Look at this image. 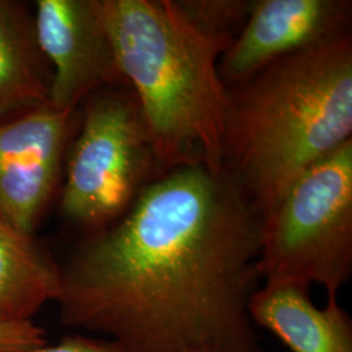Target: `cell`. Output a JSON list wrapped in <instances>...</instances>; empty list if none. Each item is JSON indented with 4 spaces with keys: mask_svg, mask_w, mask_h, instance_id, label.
<instances>
[{
    "mask_svg": "<svg viewBox=\"0 0 352 352\" xmlns=\"http://www.w3.org/2000/svg\"><path fill=\"white\" fill-rule=\"evenodd\" d=\"M261 221L225 170L166 171L60 267L62 322L132 352H265L250 316Z\"/></svg>",
    "mask_w": 352,
    "mask_h": 352,
    "instance_id": "cell-1",
    "label": "cell"
},
{
    "mask_svg": "<svg viewBox=\"0 0 352 352\" xmlns=\"http://www.w3.org/2000/svg\"><path fill=\"white\" fill-rule=\"evenodd\" d=\"M227 88L223 170L263 219L298 176L352 140L351 33Z\"/></svg>",
    "mask_w": 352,
    "mask_h": 352,
    "instance_id": "cell-2",
    "label": "cell"
},
{
    "mask_svg": "<svg viewBox=\"0 0 352 352\" xmlns=\"http://www.w3.org/2000/svg\"><path fill=\"white\" fill-rule=\"evenodd\" d=\"M116 63L138 101L161 168L223 171L230 94L226 46L197 32L174 0H96Z\"/></svg>",
    "mask_w": 352,
    "mask_h": 352,
    "instance_id": "cell-3",
    "label": "cell"
},
{
    "mask_svg": "<svg viewBox=\"0 0 352 352\" xmlns=\"http://www.w3.org/2000/svg\"><path fill=\"white\" fill-rule=\"evenodd\" d=\"M264 282L320 285L337 298L352 273V140L298 176L261 221Z\"/></svg>",
    "mask_w": 352,
    "mask_h": 352,
    "instance_id": "cell-4",
    "label": "cell"
},
{
    "mask_svg": "<svg viewBox=\"0 0 352 352\" xmlns=\"http://www.w3.org/2000/svg\"><path fill=\"white\" fill-rule=\"evenodd\" d=\"M67 160L60 206L90 234L118 221L164 174L131 91L91 94Z\"/></svg>",
    "mask_w": 352,
    "mask_h": 352,
    "instance_id": "cell-5",
    "label": "cell"
},
{
    "mask_svg": "<svg viewBox=\"0 0 352 352\" xmlns=\"http://www.w3.org/2000/svg\"><path fill=\"white\" fill-rule=\"evenodd\" d=\"M33 28L52 65L54 109L76 111L98 89L123 81L96 0H38Z\"/></svg>",
    "mask_w": 352,
    "mask_h": 352,
    "instance_id": "cell-6",
    "label": "cell"
},
{
    "mask_svg": "<svg viewBox=\"0 0 352 352\" xmlns=\"http://www.w3.org/2000/svg\"><path fill=\"white\" fill-rule=\"evenodd\" d=\"M75 111L42 103L0 123V217L32 234L62 175Z\"/></svg>",
    "mask_w": 352,
    "mask_h": 352,
    "instance_id": "cell-7",
    "label": "cell"
},
{
    "mask_svg": "<svg viewBox=\"0 0 352 352\" xmlns=\"http://www.w3.org/2000/svg\"><path fill=\"white\" fill-rule=\"evenodd\" d=\"M350 0H253L218 69L226 87L266 65L350 30Z\"/></svg>",
    "mask_w": 352,
    "mask_h": 352,
    "instance_id": "cell-8",
    "label": "cell"
},
{
    "mask_svg": "<svg viewBox=\"0 0 352 352\" xmlns=\"http://www.w3.org/2000/svg\"><path fill=\"white\" fill-rule=\"evenodd\" d=\"M250 316L291 352H352L350 314L337 298L317 307L302 283L264 282L252 296Z\"/></svg>",
    "mask_w": 352,
    "mask_h": 352,
    "instance_id": "cell-9",
    "label": "cell"
},
{
    "mask_svg": "<svg viewBox=\"0 0 352 352\" xmlns=\"http://www.w3.org/2000/svg\"><path fill=\"white\" fill-rule=\"evenodd\" d=\"M62 294V272L32 238L0 217V325L33 321Z\"/></svg>",
    "mask_w": 352,
    "mask_h": 352,
    "instance_id": "cell-10",
    "label": "cell"
},
{
    "mask_svg": "<svg viewBox=\"0 0 352 352\" xmlns=\"http://www.w3.org/2000/svg\"><path fill=\"white\" fill-rule=\"evenodd\" d=\"M41 58L24 7L0 0V119L47 101L51 80Z\"/></svg>",
    "mask_w": 352,
    "mask_h": 352,
    "instance_id": "cell-11",
    "label": "cell"
},
{
    "mask_svg": "<svg viewBox=\"0 0 352 352\" xmlns=\"http://www.w3.org/2000/svg\"><path fill=\"white\" fill-rule=\"evenodd\" d=\"M180 14L205 37L228 47L251 12L252 0H174Z\"/></svg>",
    "mask_w": 352,
    "mask_h": 352,
    "instance_id": "cell-12",
    "label": "cell"
},
{
    "mask_svg": "<svg viewBox=\"0 0 352 352\" xmlns=\"http://www.w3.org/2000/svg\"><path fill=\"white\" fill-rule=\"evenodd\" d=\"M45 343L46 333L34 321L0 325V352H25Z\"/></svg>",
    "mask_w": 352,
    "mask_h": 352,
    "instance_id": "cell-13",
    "label": "cell"
},
{
    "mask_svg": "<svg viewBox=\"0 0 352 352\" xmlns=\"http://www.w3.org/2000/svg\"><path fill=\"white\" fill-rule=\"evenodd\" d=\"M25 352H132L113 340H98L82 334L67 336L55 344H42Z\"/></svg>",
    "mask_w": 352,
    "mask_h": 352,
    "instance_id": "cell-14",
    "label": "cell"
},
{
    "mask_svg": "<svg viewBox=\"0 0 352 352\" xmlns=\"http://www.w3.org/2000/svg\"><path fill=\"white\" fill-rule=\"evenodd\" d=\"M184 352H208V351H204V350H190V351H184Z\"/></svg>",
    "mask_w": 352,
    "mask_h": 352,
    "instance_id": "cell-15",
    "label": "cell"
}]
</instances>
